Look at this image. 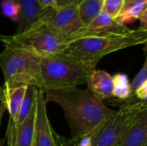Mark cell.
I'll list each match as a JSON object with an SVG mask.
<instances>
[{
	"label": "cell",
	"mask_w": 147,
	"mask_h": 146,
	"mask_svg": "<svg viewBox=\"0 0 147 146\" xmlns=\"http://www.w3.org/2000/svg\"><path fill=\"white\" fill-rule=\"evenodd\" d=\"M44 96L46 103L53 102L63 108L71 139L75 140L93 133L115 113L88 89H53L45 92Z\"/></svg>",
	"instance_id": "1"
},
{
	"label": "cell",
	"mask_w": 147,
	"mask_h": 146,
	"mask_svg": "<svg viewBox=\"0 0 147 146\" xmlns=\"http://www.w3.org/2000/svg\"><path fill=\"white\" fill-rule=\"evenodd\" d=\"M147 43V29L136 28L125 32L88 35L69 41L62 53L96 69L106 55L116 51Z\"/></svg>",
	"instance_id": "2"
},
{
	"label": "cell",
	"mask_w": 147,
	"mask_h": 146,
	"mask_svg": "<svg viewBox=\"0 0 147 146\" xmlns=\"http://www.w3.org/2000/svg\"><path fill=\"white\" fill-rule=\"evenodd\" d=\"M91 68L75 58L59 52L44 55L40 61V89L47 90L61 89L86 84Z\"/></svg>",
	"instance_id": "3"
},
{
	"label": "cell",
	"mask_w": 147,
	"mask_h": 146,
	"mask_svg": "<svg viewBox=\"0 0 147 146\" xmlns=\"http://www.w3.org/2000/svg\"><path fill=\"white\" fill-rule=\"evenodd\" d=\"M40 57L25 49L5 47L0 53V66L4 76L3 86L33 85L39 88Z\"/></svg>",
	"instance_id": "4"
},
{
	"label": "cell",
	"mask_w": 147,
	"mask_h": 146,
	"mask_svg": "<svg viewBox=\"0 0 147 146\" xmlns=\"http://www.w3.org/2000/svg\"><path fill=\"white\" fill-rule=\"evenodd\" d=\"M147 108L145 101L131 100L90 134V146H120L136 117Z\"/></svg>",
	"instance_id": "5"
},
{
	"label": "cell",
	"mask_w": 147,
	"mask_h": 146,
	"mask_svg": "<svg viewBox=\"0 0 147 146\" xmlns=\"http://www.w3.org/2000/svg\"><path fill=\"white\" fill-rule=\"evenodd\" d=\"M0 41L4 47L22 48L40 56L63 52L69 42L56 33L40 25H34L21 34H0Z\"/></svg>",
	"instance_id": "6"
},
{
	"label": "cell",
	"mask_w": 147,
	"mask_h": 146,
	"mask_svg": "<svg viewBox=\"0 0 147 146\" xmlns=\"http://www.w3.org/2000/svg\"><path fill=\"white\" fill-rule=\"evenodd\" d=\"M34 25L47 28L68 41L78 38L85 28L76 4L42 9L38 22Z\"/></svg>",
	"instance_id": "7"
},
{
	"label": "cell",
	"mask_w": 147,
	"mask_h": 146,
	"mask_svg": "<svg viewBox=\"0 0 147 146\" xmlns=\"http://www.w3.org/2000/svg\"><path fill=\"white\" fill-rule=\"evenodd\" d=\"M46 105L44 93L37 88L32 146H67L69 139L61 137L53 130L47 114Z\"/></svg>",
	"instance_id": "8"
},
{
	"label": "cell",
	"mask_w": 147,
	"mask_h": 146,
	"mask_svg": "<svg viewBox=\"0 0 147 146\" xmlns=\"http://www.w3.org/2000/svg\"><path fill=\"white\" fill-rule=\"evenodd\" d=\"M36 100V99H35ZM35 120V104L25 119L19 125H8L6 139L9 146H32Z\"/></svg>",
	"instance_id": "9"
},
{
	"label": "cell",
	"mask_w": 147,
	"mask_h": 146,
	"mask_svg": "<svg viewBox=\"0 0 147 146\" xmlns=\"http://www.w3.org/2000/svg\"><path fill=\"white\" fill-rule=\"evenodd\" d=\"M87 89L101 101L110 99L114 89L113 76L105 71L94 70L88 77Z\"/></svg>",
	"instance_id": "10"
},
{
	"label": "cell",
	"mask_w": 147,
	"mask_h": 146,
	"mask_svg": "<svg viewBox=\"0 0 147 146\" xmlns=\"http://www.w3.org/2000/svg\"><path fill=\"white\" fill-rule=\"evenodd\" d=\"M20 7V15L16 29V34L23 33L35 24L40 15L42 8L38 0H12Z\"/></svg>",
	"instance_id": "11"
},
{
	"label": "cell",
	"mask_w": 147,
	"mask_h": 146,
	"mask_svg": "<svg viewBox=\"0 0 147 146\" xmlns=\"http://www.w3.org/2000/svg\"><path fill=\"white\" fill-rule=\"evenodd\" d=\"M146 145L147 108L144 109L134 120L120 145V146Z\"/></svg>",
	"instance_id": "12"
},
{
	"label": "cell",
	"mask_w": 147,
	"mask_h": 146,
	"mask_svg": "<svg viewBox=\"0 0 147 146\" xmlns=\"http://www.w3.org/2000/svg\"><path fill=\"white\" fill-rule=\"evenodd\" d=\"M129 29L130 28H128L127 26L119 24L113 17L102 11L87 27H85L79 37L102 34L107 33L125 32Z\"/></svg>",
	"instance_id": "13"
},
{
	"label": "cell",
	"mask_w": 147,
	"mask_h": 146,
	"mask_svg": "<svg viewBox=\"0 0 147 146\" xmlns=\"http://www.w3.org/2000/svg\"><path fill=\"white\" fill-rule=\"evenodd\" d=\"M28 85H14L3 86V101L6 110L9 112V119L8 124H14L19 114L22 103L25 97L27 88Z\"/></svg>",
	"instance_id": "14"
},
{
	"label": "cell",
	"mask_w": 147,
	"mask_h": 146,
	"mask_svg": "<svg viewBox=\"0 0 147 146\" xmlns=\"http://www.w3.org/2000/svg\"><path fill=\"white\" fill-rule=\"evenodd\" d=\"M104 0H83L78 5L81 20L87 27L102 11Z\"/></svg>",
	"instance_id": "15"
},
{
	"label": "cell",
	"mask_w": 147,
	"mask_h": 146,
	"mask_svg": "<svg viewBox=\"0 0 147 146\" xmlns=\"http://www.w3.org/2000/svg\"><path fill=\"white\" fill-rule=\"evenodd\" d=\"M114 89L112 97H115L121 101H127L131 97L133 88L128 77L123 73H117L113 76Z\"/></svg>",
	"instance_id": "16"
},
{
	"label": "cell",
	"mask_w": 147,
	"mask_h": 146,
	"mask_svg": "<svg viewBox=\"0 0 147 146\" xmlns=\"http://www.w3.org/2000/svg\"><path fill=\"white\" fill-rule=\"evenodd\" d=\"M36 91H37L36 87H34L33 85L28 86L27 91L25 94V97L23 99V102L22 103L19 114L16 117L15 123L14 124H8V125H19L25 120V119L30 114V112L32 111V109L35 104Z\"/></svg>",
	"instance_id": "17"
},
{
	"label": "cell",
	"mask_w": 147,
	"mask_h": 146,
	"mask_svg": "<svg viewBox=\"0 0 147 146\" xmlns=\"http://www.w3.org/2000/svg\"><path fill=\"white\" fill-rule=\"evenodd\" d=\"M146 7V3H140L135 5L129 6L126 9H123L119 15L115 19L119 24L127 26V24H131L138 20H140V15L144 9Z\"/></svg>",
	"instance_id": "18"
},
{
	"label": "cell",
	"mask_w": 147,
	"mask_h": 146,
	"mask_svg": "<svg viewBox=\"0 0 147 146\" xmlns=\"http://www.w3.org/2000/svg\"><path fill=\"white\" fill-rule=\"evenodd\" d=\"M3 14L14 22H18L20 15L19 5L12 0H3L1 3Z\"/></svg>",
	"instance_id": "19"
},
{
	"label": "cell",
	"mask_w": 147,
	"mask_h": 146,
	"mask_svg": "<svg viewBox=\"0 0 147 146\" xmlns=\"http://www.w3.org/2000/svg\"><path fill=\"white\" fill-rule=\"evenodd\" d=\"M124 0H104L102 11L115 19L123 9Z\"/></svg>",
	"instance_id": "20"
},
{
	"label": "cell",
	"mask_w": 147,
	"mask_h": 146,
	"mask_svg": "<svg viewBox=\"0 0 147 146\" xmlns=\"http://www.w3.org/2000/svg\"><path fill=\"white\" fill-rule=\"evenodd\" d=\"M146 48V60H145V63L142 66V68L140 69V71L138 72V74L135 76L133 83H131L132 84V88H133V90H135L137 89L140 85L141 83L146 80L147 78V43Z\"/></svg>",
	"instance_id": "21"
},
{
	"label": "cell",
	"mask_w": 147,
	"mask_h": 146,
	"mask_svg": "<svg viewBox=\"0 0 147 146\" xmlns=\"http://www.w3.org/2000/svg\"><path fill=\"white\" fill-rule=\"evenodd\" d=\"M136 98L140 101L147 102V78L141 83V85L134 90Z\"/></svg>",
	"instance_id": "22"
},
{
	"label": "cell",
	"mask_w": 147,
	"mask_h": 146,
	"mask_svg": "<svg viewBox=\"0 0 147 146\" xmlns=\"http://www.w3.org/2000/svg\"><path fill=\"white\" fill-rule=\"evenodd\" d=\"M83 0H57L56 6H65L70 4H76L79 5Z\"/></svg>",
	"instance_id": "23"
},
{
	"label": "cell",
	"mask_w": 147,
	"mask_h": 146,
	"mask_svg": "<svg viewBox=\"0 0 147 146\" xmlns=\"http://www.w3.org/2000/svg\"><path fill=\"white\" fill-rule=\"evenodd\" d=\"M38 2L42 9H46L49 7H55L57 0H38Z\"/></svg>",
	"instance_id": "24"
},
{
	"label": "cell",
	"mask_w": 147,
	"mask_h": 146,
	"mask_svg": "<svg viewBox=\"0 0 147 146\" xmlns=\"http://www.w3.org/2000/svg\"><path fill=\"white\" fill-rule=\"evenodd\" d=\"M140 28L143 29H147V7H146V9L142 12L140 18Z\"/></svg>",
	"instance_id": "25"
},
{
	"label": "cell",
	"mask_w": 147,
	"mask_h": 146,
	"mask_svg": "<svg viewBox=\"0 0 147 146\" xmlns=\"http://www.w3.org/2000/svg\"><path fill=\"white\" fill-rule=\"evenodd\" d=\"M144 2L146 3V0H124L123 9H126V8H127L129 6L135 5V4L140 3H144Z\"/></svg>",
	"instance_id": "26"
},
{
	"label": "cell",
	"mask_w": 147,
	"mask_h": 146,
	"mask_svg": "<svg viewBox=\"0 0 147 146\" xmlns=\"http://www.w3.org/2000/svg\"><path fill=\"white\" fill-rule=\"evenodd\" d=\"M5 110H6V107H5L4 103L0 102V126H1V120H2L3 115ZM0 146H3L2 145V142H0Z\"/></svg>",
	"instance_id": "27"
},
{
	"label": "cell",
	"mask_w": 147,
	"mask_h": 146,
	"mask_svg": "<svg viewBox=\"0 0 147 146\" xmlns=\"http://www.w3.org/2000/svg\"><path fill=\"white\" fill-rule=\"evenodd\" d=\"M67 146H76V140L75 139H70L68 140Z\"/></svg>",
	"instance_id": "28"
},
{
	"label": "cell",
	"mask_w": 147,
	"mask_h": 146,
	"mask_svg": "<svg viewBox=\"0 0 147 146\" xmlns=\"http://www.w3.org/2000/svg\"><path fill=\"white\" fill-rule=\"evenodd\" d=\"M3 88L0 87V102H3Z\"/></svg>",
	"instance_id": "29"
},
{
	"label": "cell",
	"mask_w": 147,
	"mask_h": 146,
	"mask_svg": "<svg viewBox=\"0 0 147 146\" xmlns=\"http://www.w3.org/2000/svg\"><path fill=\"white\" fill-rule=\"evenodd\" d=\"M146 7H147V0H146Z\"/></svg>",
	"instance_id": "30"
},
{
	"label": "cell",
	"mask_w": 147,
	"mask_h": 146,
	"mask_svg": "<svg viewBox=\"0 0 147 146\" xmlns=\"http://www.w3.org/2000/svg\"></svg>",
	"instance_id": "31"
}]
</instances>
